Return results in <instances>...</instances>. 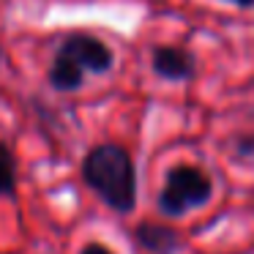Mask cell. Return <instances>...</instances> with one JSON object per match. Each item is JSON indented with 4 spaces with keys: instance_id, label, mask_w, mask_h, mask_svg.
Returning <instances> with one entry per match:
<instances>
[{
    "instance_id": "3",
    "label": "cell",
    "mask_w": 254,
    "mask_h": 254,
    "mask_svg": "<svg viewBox=\"0 0 254 254\" xmlns=\"http://www.w3.org/2000/svg\"><path fill=\"white\" fill-rule=\"evenodd\" d=\"M210 197H213V181L208 178V172L191 164H181L167 172V181L159 191V210L167 216H186L189 210L208 205Z\"/></svg>"
},
{
    "instance_id": "5",
    "label": "cell",
    "mask_w": 254,
    "mask_h": 254,
    "mask_svg": "<svg viewBox=\"0 0 254 254\" xmlns=\"http://www.w3.org/2000/svg\"><path fill=\"white\" fill-rule=\"evenodd\" d=\"M134 238L137 243L150 254H175L181 249V238H178L175 230L161 224H150V221H142L134 230Z\"/></svg>"
},
{
    "instance_id": "8",
    "label": "cell",
    "mask_w": 254,
    "mask_h": 254,
    "mask_svg": "<svg viewBox=\"0 0 254 254\" xmlns=\"http://www.w3.org/2000/svg\"><path fill=\"white\" fill-rule=\"evenodd\" d=\"M232 6H241V8H254V0H227Z\"/></svg>"
},
{
    "instance_id": "2",
    "label": "cell",
    "mask_w": 254,
    "mask_h": 254,
    "mask_svg": "<svg viewBox=\"0 0 254 254\" xmlns=\"http://www.w3.org/2000/svg\"><path fill=\"white\" fill-rule=\"evenodd\" d=\"M115 63L112 50L88 33H71L61 44L50 68V85L55 90H79L85 74H107Z\"/></svg>"
},
{
    "instance_id": "1",
    "label": "cell",
    "mask_w": 254,
    "mask_h": 254,
    "mask_svg": "<svg viewBox=\"0 0 254 254\" xmlns=\"http://www.w3.org/2000/svg\"><path fill=\"white\" fill-rule=\"evenodd\" d=\"M82 178L112 210L131 213L137 208V167L121 145H96L82 159Z\"/></svg>"
},
{
    "instance_id": "4",
    "label": "cell",
    "mask_w": 254,
    "mask_h": 254,
    "mask_svg": "<svg viewBox=\"0 0 254 254\" xmlns=\"http://www.w3.org/2000/svg\"><path fill=\"white\" fill-rule=\"evenodd\" d=\"M150 66L161 79H170V82H186L197 71L194 58L181 47H156L150 55Z\"/></svg>"
},
{
    "instance_id": "7",
    "label": "cell",
    "mask_w": 254,
    "mask_h": 254,
    "mask_svg": "<svg viewBox=\"0 0 254 254\" xmlns=\"http://www.w3.org/2000/svg\"><path fill=\"white\" fill-rule=\"evenodd\" d=\"M79 254H115V252H112L110 246H104V243H96L93 241V243H85Z\"/></svg>"
},
{
    "instance_id": "6",
    "label": "cell",
    "mask_w": 254,
    "mask_h": 254,
    "mask_svg": "<svg viewBox=\"0 0 254 254\" xmlns=\"http://www.w3.org/2000/svg\"><path fill=\"white\" fill-rule=\"evenodd\" d=\"M17 186V170H14V156L6 148V142H0V197L14 194Z\"/></svg>"
}]
</instances>
